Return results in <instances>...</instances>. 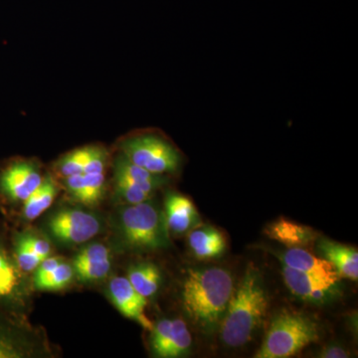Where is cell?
Segmentation results:
<instances>
[{
	"instance_id": "obj_1",
	"label": "cell",
	"mask_w": 358,
	"mask_h": 358,
	"mask_svg": "<svg viewBox=\"0 0 358 358\" xmlns=\"http://www.w3.org/2000/svg\"><path fill=\"white\" fill-rule=\"evenodd\" d=\"M234 289L233 275L226 268L189 270L181 289L183 310L201 331L214 333L220 326Z\"/></svg>"
},
{
	"instance_id": "obj_2",
	"label": "cell",
	"mask_w": 358,
	"mask_h": 358,
	"mask_svg": "<svg viewBox=\"0 0 358 358\" xmlns=\"http://www.w3.org/2000/svg\"><path fill=\"white\" fill-rule=\"evenodd\" d=\"M268 296L263 278L253 263L233 292L220 322L221 341L229 348H241L253 339L267 317Z\"/></svg>"
},
{
	"instance_id": "obj_3",
	"label": "cell",
	"mask_w": 358,
	"mask_h": 358,
	"mask_svg": "<svg viewBox=\"0 0 358 358\" xmlns=\"http://www.w3.org/2000/svg\"><path fill=\"white\" fill-rule=\"evenodd\" d=\"M320 326L313 317L296 310H280L273 317L256 358H286L320 339Z\"/></svg>"
},
{
	"instance_id": "obj_4",
	"label": "cell",
	"mask_w": 358,
	"mask_h": 358,
	"mask_svg": "<svg viewBox=\"0 0 358 358\" xmlns=\"http://www.w3.org/2000/svg\"><path fill=\"white\" fill-rule=\"evenodd\" d=\"M122 243L136 252H154L171 245L164 213L150 200L122 207L117 220Z\"/></svg>"
},
{
	"instance_id": "obj_5",
	"label": "cell",
	"mask_w": 358,
	"mask_h": 358,
	"mask_svg": "<svg viewBox=\"0 0 358 358\" xmlns=\"http://www.w3.org/2000/svg\"><path fill=\"white\" fill-rule=\"evenodd\" d=\"M121 150L129 162L157 176L178 173L182 164L178 148L157 134H143L129 138L122 141Z\"/></svg>"
},
{
	"instance_id": "obj_6",
	"label": "cell",
	"mask_w": 358,
	"mask_h": 358,
	"mask_svg": "<svg viewBox=\"0 0 358 358\" xmlns=\"http://www.w3.org/2000/svg\"><path fill=\"white\" fill-rule=\"evenodd\" d=\"M52 236L65 244L86 243L101 230L100 219L93 213L77 208L63 209L48 222Z\"/></svg>"
},
{
	"instance_id": "obj_7",
	"label": "cell",
	"mask_w": 358,
	"mask_h": 358,
	"mask_svg": "<svg viewBox=\"0 0 358 358\" xmlns=\"http://www.w3.org/2000/svg\"><path fill=\"white\" fill-rule=\"evenodd\" d=\"M192 336L185 322L181 319L160 320L154 324L150 348L155 357L176 358L185 357L192 350Z\"/></svg>"
},
{
	"instance_id": "obj_8",
	"label": "cell",
	"mask_w": 358,
	"mask_h": 358,
	"mask_svg": "<svg viewBox=\"0 0 358 358\" xmlns=\"http://www.w3.org/2000/svg\"><path fill=\"white\" fill-rule=\"evenodd\" d=\"M282 275L289 291L308 303L324 305L338 294L339 282L305 274L285 265H282Z\"/></svg>"
},
{
	"instance_id": "obj_9",
	"label": "cell",
	"mask_w": 358,
	"mask_h": 358,
	"mask_svg": "<svg viewBox=\"0 0 358 358\" xmlns=\"http://www.w3.org/2000/svg\"><path fill=\"white\" fill-rule=\"evenodd\" d=\"M43 178L32 162H13L0 176V190L13 201H25L41 185Z\"/></svg>"
},
{
	"instance_id": "obj_10",
	"label": "cell",
	"mask_w": 358,
	"mask_h": 358,
	"mask_svg": "<svg viewBox=\"0 0 358 358\" xmlns=\"http://www.w3.org/2000/svg\"><path fill=\"white\" fill-rule=\"evenodd\" d=\"M109 294L115 307L122 315L138 322L147 331H152L154 324L145 313L147 299L133 288L128 278H113L109 284Z\"/></svg>"
},
{
	"instance_id": "obj_11",
	"label": "cell",
	"mask_w": 358,
	"mask_h": 358,
	"mask_svg": "<svg viewBox=\"0 0 358 358\" xmlns=\"http://www.w3.org/2000/svg\"><path fill=\"white\" fill-rule=\"evenodd\" d=\"M278 258L282 265L294 268L305 274L339 282L338 273L326 259L317 257L300 247H291L281 254H278Z\"/></svg>"
},
{
	"instance_id": "obj_12",
	"label": "cell",
	"mask_w": 358,
	"mask_h": 358,
	"mask_svg": "<svg viewBox=\"0 0 358 358\" xmlns=\"http://www.w3.org/2000/svg\"><path fill=\"white\" fill-rule=\"evenodd\" d=\"M164 218L169 232L176 235L185 234L200 222L199 212L192 200L179 193L167 195Z\"/></svg>"
},
{
	"instance_id": "obj_13",
	"label": "cell",
	"mask_w": 358,
	"mask_h": 358,
	"mask_svg": "<svg viewBox=\"0 0 358 358\" xmlns=\"http://www.w3.org/2000/svg\"><path fill=\"white\" fill-rule=\"evenodd\" d=\"M322 258L326 259L336 268L339 277L352 281L358 279V252L352 246L336 243L329 239H320L317 243Z\"/></svg>"
},
{
	"instance_id": "obj_14",
	"label": "cell",
	"mask_w": 358,
	"mask_h": 358,
	"mask_svg": "<svg viewBox=\"0 0 358 358\" xmlns=\"http://www.w3.org/2000/svg\"><path fill=\"white\" fill-rule=\"evenodd\" d=\"M266 236L289 247L307 246L315 241L317 232L308 226L281 218L266 227Z\"/></svg>"
},
{
	"instance_id": "obj_15",
	"label": "cell",
	"mask_w": 358,
	"mask_h": 358,
	"mask_svg": "<svg viewBox=\"0 0 358 358\" xmlns=\"http://www.w3.org/2000/svg\"><path fill=\"white\" fill-rule=\"evenodd\" d=\"M188 244L192 253L200 260L218 258L226 250L225 237L212 226L193 229L188 236Z\"/></svg>"
},
{
	"instance_id": "obj_16",
	"label": "cell",
	"mask_w": 358,
	"mask_h": 358,
	"mask_svg": "<svg viewBox=\"0 0 358 358\" xmlns=\"http://www.w3.org/2000/svg\"><path fill=\"white\" fill-rule=\"evenodd\" d=\"M115 174L128 179L131 182L140 186L143 190L152 195L166 181V176H157V174L150 173L129 162L122 154L115 160Z\"/></svg>"
},
{
	"instance_id": "obj_17",
	"label": "cell",
	"mask_w": 358,
	"mask_h": 358,
	"mask_svg": "<svg viewBox=\"0 0 358 358\" xmlns=\"http://www.w3.org/2000/svg\"><path fill=\"white\" fill-rule=\"evenodd\" d=\"M22 291V272L15 261L0 249V300H16Z\"/></svg>"
},
{
	"instance_id": "obj_18",
	"label": "cell",
	"mask_w": 358,
	"mask_h": 358,
	"mask_svg": "<svg viewBox=\"0 0 358 358\" xmlns=\"http://www.w3.org/2000/svg\"><path fill=\"white\" fill-rule=\"evenodd\" d=\"M128 280L143 298H152L157 293L162 284V273L155 264H136L129 268Z\"/></svg>"
},
{
	"instance_id": "obj_19",
	"label": "cell",
	"mask_w": 358,
	"mask_h": 358,
	"mask_svg": "<svg viewBox=\"0 0 358 358\" xmlns=\"http://www.w3.org/2000/svg\"><path fill=\"white\" fill-rule=\"evenodd\" d=\"M57 193V186L53 178L49 176L44 178L41 185L23 201V216L26 220H34L50 208Z\"/></svg>"
},
{
	"instance_id": "obj_20",
	"label": "cell",
	"mask_w": 358,
	"mask_h": 358,
	"mask_svg": "<svg viewBox=\"0 0 358 358\" xmlns=\"http://www.w3.org/2000/svg\"><path fill=\"white\" fill-rule=\"evenodd\" d=\"M73 266L64 262L59 264L55 270L43 279L35 281V288L39 291L54 292L66 288L74 277Z\"/></svg>"
},
{
	"instance_id": "obj_21",
	"label": "cell",
	"mask_w": 358,
	"mask_h": 358,
	"mask_svg": "<svg viewBox=\"0 0 358 358\" xmlns=\"http://www.w3.org/2000/svg\"><path fill=\"white\" fill-rule=\"evenodd\" d=\"M92 152V147L79 148L74 150L59 162L58 171L63 178H69L84 173L85 166L88 160L90 154Z\"/></svg>"
},
{
	"instance_id": "obj_22",
	"label": "cell",
	"mask_w": 358,
	"mask_h": 358,
	"mask_svg": "<svg viewBox=\"0 0 358 358\" xmlns=\"http://www.w3.org/2000/svg\"><path fill=\"white\" fill-rule=\"evenodd\" d=\"M115 192L127 204L141 203V202L148 201L154 196V195L143 190L140 186L134 185L128 179L122 178V176H115Z\"/></svg>"
},
{
	"instance_id": "obj_23",
	"label": "cell",
	"mask_w": 358,
	"mask_h": 358,
	"mask_svg": "<svg viewBox=\"0 0 358 358\" xmlns=\"http://www.w3.org/2000/svg\"><path fill=\"white\" fill-rule=\"evenodd\" d=\"M112 263L110 259L100 262L78 264L73 265L74 274L80 282H96L105 279L109 275Z\"/></svg>"
},
{
	"instance_id": "obj_24",
	"label": "cell",
	"mask_w": 358,
	"mask_h": 358,
	"mask_svg": "<svg viewBox=\"0 0 358 358\" xmlns=\"http://www.w3.org/2000/svg\"><path fill=\"white\" fill-rule=\"evenodd\" d=\"M84 195L81 203L96 205L102 199L105 192V173H83Z\"/></svg>"
},
{
	"instance_id": "obj_25",
	"label": "cell",
	"mask_w": 358,
	"mask_h": 358,
	"mask_svg": "<svg viewBox=\"0 0 358 358\" xmlns=\"http://www.w3.org/2000/svg\"><path fill=\"white\" fill-rule=\"evenodd\" d=\"M42 259L39 258L31 248L25 243L22 237L16 242L15 246V263L22 273H31L36 270L39 264L42 262Z\"/></svg>"
},
{
	"instance_id": "obj_26",
	"label": "cell",
	"mask_w": 358,
	"mask_h": 358,
	"mask_svg": "<svg viewBox=\"0 0 358 358\" xmlns=\"http://www.w3.org/2000/svg\"><path fill=\"white\" fill-rule=\"evenodd\" d=\"M110 259V250L103 244H92L82 249L73 261V265L78 264L95 263Z\"/></svg>"
},
{
	"instance_id": "obj_27",
	"label": "cell",
	"mask_w": 358,
	"mask_h": 358,
	"mask_svg": "<svg viewBox=\"0 0 358 358\" xmlns=\"http://www.w3.org/2000/svg\"><path fill=\"white\" fill-rule=\"evenodd\" d=\"M107 157V152L103 148L92 147V152L87 160L83 173H105Z\"/></svg>"
},
{
	"instance_id": "obj_28",
	"label": "cell",
	"mask_w": 358,
	"mask_h": 358,
	"mask_svg": "<svg viewBox=\"0 0 358 358\" xmlns=\"http://www.w3.org/2000/svg\"><path fill=\"white\" fill-rule=\"evenodd\" d=\"M24 240L25 243L31 248L32 251L36 254L39 258L44 260L45 258L51 255V246L46 240L41 238L32 236V235H23L21 236Z\"/></svg>"
},
{
	"instance_id": "obj_29",
	"label": "cell",
	"mask_w": 358,
	"mask_h": 358,
	"mask_svg": "<svg viewBox=\"0 0 358 358\" xmlns=\"http://www.w3.org/2000/svg\"><path fill=\"white\" fill-rule=\"evenodd\" d=\"M66 186H67L68 192H69L71 196L77 200V201L82 202L84 195V174H75V176L66 178Z\"/></svg>"
},
{
	"instance_id": "obj_30",
	"label": "cell",
	"mask_w": 358,
	"mask_h": 358,
	"mask_svg": "<svg viewBox=\"0 0 358 358\" xmlns=\"http://www.w3.org/2000/svg\"><path fill=\"white\" fill-rule=\"evenodd\" d=\"M63 260L61 257H47L41 263L39 264L38 267L35 270L34 282L38 280L43 279L44 277L50 274L52 271L55 270L59 264L62 263Z\"/></svg>"
},
{
	"instance_id": "obj_31",
	"label": "cell",
	"mask_w": 358,
	"mask_h": 358,
	"mask_svg": "<svg viewBox=\"0 0 358 358\" xmlns=\"http://www.w3.org/2000/svg\"><path fill=\"white\" fill-rule=\"evenodd\" d=\"M22 357V352L10 338L0 334V358H18Z\"/></svg>"
},
{
	"instance_id": "obj_32",
	"label": "cell",
	"mask_w": 358,
	"mask_h": 358,
	"mask_svg": "<svg viewBox=\"0 0 358 358\" xmlns=\"http://www.w3.org/2000/svg\"><path fill=\"white\" fill-rule=\"evenodd\" d=\"M350 352L345 350L343 346L331 345L326 346L320 353L319 357L322 358H346L350 357Z\"/></svg>"
}]
</instances>
